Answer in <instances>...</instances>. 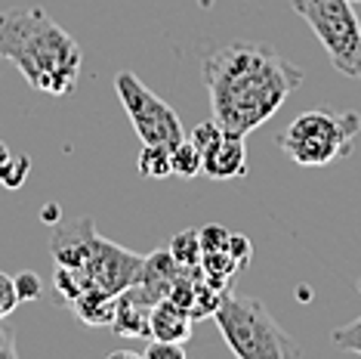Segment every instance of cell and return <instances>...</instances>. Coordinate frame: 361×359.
<instances>
[{
    "label": "cell",
    "mask_w": 361,
    "mask_h": 359,
    "mask_svg": "<svg viewBox=\"0 0 361 359\" xmlns=\"http://www.w3.org/2000/svg\"><path fill=\"white\" fill-rule=\"evenodd\" d=\"M213 121L226 134L247 136L262 127L302 84V69L266 44H226L201 62Z\"/></svg>",
    "instance_id": "1"
},
{
    "label": "cell",
    "mask_w": 361,
    "mask_h": 359,
    "mask_svg": "<svg viewBox=\"0 0 361 359\" xmlns=\"http://www.w3.org/2000/svg\"><path fill=\"white\" fill-rule=\"evenodd\" d=\"M0 59L13 62L35 90L68 96L80 78L78 40L44 6L0 10Z\"/></svg>",
    "instance_id": "2"
},
{
    "label": "cell",
    "mask_w": 361,
    "mask_h": 359,
    "mask_svg": "<svg viewBox=\"0 0 361 359\" xmlns=\"http://www.w3.org/2000/svg\"><path fill=\"white\" fill-rule=\"evenodd\" d=\"M50 254L59 266H71L84 282V291H102L118 298L139 279L145 254L121 248L96 233L90 217H59L50 233ZM80 291V295H84Z\"/></svg>",
    "instance_id": "3"
},
{
    "label": "cell",
    "mask_w": 361,
    "mask_h": 359,
    "mask_svg": "<svg viewBox=\"0 0 361 359\" xmlns=\"http://www.w3.org/2000/svg\"><path fill=\"white\" fill-rule=\"evenodd\" d=\"M361 134V115L352 109H318L302 112L278 134V149L290 155L302 167H327L355 152V136Z\"/></svg>",
    "instance_id": "4"
},
{
    "label": "cell",
    "mask_w": 361,
    "mask_h": 359,
    "mask_svg": "<svg viewBox=\"0 0 361 359\" xmlns=\"http://www.w3.org/2000/svg\"><path fill=\"white\" fill-rule=\"evenodd\" d=\"M219 331H223L228 350L238 359H293L300 347L290 341L281 325L272 319L266 304L257 298L235 295L232 288L223 291L219 307L213 313Z\"/></svg>",
    "instance_id": "5"
},
{
    "label": "cell",
    "mask_w": 361,
    "mask_h": 359,
    "mask_svg": "<svg viewBox=\"0 0 361 359\" xmlns=\"http://www.w3.org/2000/svg\"><path fill=\"white\" fill-rule=\"evenodd\" d=\"M340 75L361 81V22L352 0H290Z\"/></svg>",
    "instance_id": "6"
},
{
    "label": "cell",
    "mask_w": 361,
    "mask_h": 359,
    "mask_svg": "<svg viewBox=\"0 0 361 359\" xmlns=\"http://www.w3.org/2000/svg\"><path fill=\"white\" fill-rule=\"evenodd\" d=\"M114 90H118V100L124 102V112L130 115V124H133L142 146H167V149H173L176 143L185 140L183 121L173 112V105H167L158 93H152L133 71H121L114 78Z\"/></svg>",
    "instance_id": "7"
},
{
    "label": "cell",
    "mask_w": 361,
    "mask_h": 359,
    "mask_svg": "<svg viewBox=\"0 0 361 359\" xmlns=\"http://www.w3.org/2000/svg\"><path fill=\"white\" fill-rule=\"evenodd\" d=\"M201 174H207L213 180H235L247 174V146H244V136L223 130V140L201 155Z\"/></svg>",
    "instance_id": "8"
},
{
    "label": "cell",
    "mask_w": 361,
    "mask_h": 359,
    "mask_svg": "<svg viewBox=\"0 0 361 359\" xmlns=\"http://www.w3.org/2000/svg\"><path fill=\"white\" fill-rule=\"evenodd\" d=\"M192 329H195V319L185 307L173 304L170 298L158 300L152 307V322H149V331H152V341H173V344H185L192 338Z\"/></svg>",
    "instance_id": "9"
},
{
    "label": "cell",
    "mask_w": 361,
    "mask_h": 359,
    "mask_svg": "<svg viewBox=\"0 0 361 359\" xmlns=\"http://www.w3.org/2000/svg\"><path fill=\"white\" fill-rule=\"evenodd\" d=\"M149 322H152V307L139 304L136 298H130L127 291H121L118 295V313H114L111 329L118 334H127V338H152Z\"/></svg>",
    "instance_id": "10"
},
{
    "label": "cell",
    "mask_w": 361,
    "mask_h": 359,
    "mask_svg": "<svg viewBox=\"0 0 361 359\" xmlns=\"http://www.w3.org/2000/svg\"><path fill=\"white\" fill-rule=\"evenodd\" d=\"M68 307L75 310V316L80 322H87V325H109L111 329V322H114V313H118V298H111V295H102V291H84V295H78L75 300H68Z\"/></svg>",
    "instance_id": "11"
},
{
    "label": "cell",
    "mask_w": 361,
    "mask_h": 359,
    "mask_svg": "<svg viewBox=\"0 0 361 359\" xmlns=\"http://www.w3.org/2000/svg\"><path fill=\"white\" fill-rule=\"evenodd\" d=\"M170 254L179 266H198L201 264V242H198V230H183L170 239Z\"/></svg>",
    "instance_id": "12"
},
{
    "label": "cell",
    "mask_w": 361,
    "mask_h": 359,
    "mask_svg": "<svg viewBox=\"0 0 361 359\" xmlns=\"http://www.w3.org/2000/svg\"><path fill=\"white\" fill-rule=\"evenodd\" d=\"M139 174H142V177H154V180L173 174L167 146H142V152H139Z\"/></svg>",
    "instance_id": "13"
},
{
    "label": "cell",
    "mask_w": 361,
    "mask_h": 359,
    "mask_svg": "<svg viewBox=\"0 0 361 359\" xmlns=\"http://www.w3.org/2000/svg\"><path fill=\"white\" fill-rule=\"evenodd\" d=\"M170 165H173V174H179V177L201 174V152H198V146L185 136L183 143H176L173 149H170Z\"/></svg>",
    "instance_id": "14"
},
{
    "label": "cell",
    "mask_w": 361,
    "mask_h": 359,
    "mask_svg": "<svg viewBox=\"0 0 361 359\" xmlns=\"http://www.w3.org/2000/svg\"><path fill=\"white\" fill-rule=\"evenodd\" d=\"M219 298H223V291L213 288L207 279H198V285H195V300H192V307H188L192 319L201 322V319H207V316H213L219 307Z\"/></svg>",
    "instance_id": "15"
},
{
    "label": "cell",
    "mask_w": 361,
    "mask_h": 359,
    "mask_svg": "<svg viewBox=\"0 0 361 359\" xmlns=\"http://www.w3.org/2000/svg\"><path fill=\"white\" fill-rule=\"evenodd\" d=\"M201 269H204V276H213V279H235V273L241 266H238V260L228 251H204Z\"/></svg>",
    "instance_id": "16"
},
{
    "label": "cell",
    "mask_w": 361,
    "mask_h": 359,
    "mask_svg": "<svg viewBox=\"0 0 361 359\" xmlns=\"http://www.w3.org/2000/svg\"><path fill=\"white\" fill-rule=\"evenodd\" d=\"M31 170V158L28 155H19V158H10L4 167H0V183L6 186V189H19L22 183H25Z\"/></svg>",
    "instance_id": "17"
},
{
    "label": "cell",
    "mask_w": 361,
    "mask_h": 359,
    "mask_svg": "<svg viewBox=\"0 0 361 359\" xmlns=\"http://www.w3.org/2000/svg\"><path fill=\"white\" fill-rule=\"evenodd\" d=\"M331 341L340 350H349V353H361V316L352 319L349 325H340V329L331 331Z\"/></svg>",
    "instance_id": "18"
},
{
    "label": "cell",
    "mask_w": 361,
    "mask_h": 359,
    "mask_svg": "<svg viewBox=\"0 0 361 359\" xmlns=\"http://www.w3.org/2000/svg\"><path fill=\"white\" fill-rule=\"evenodd\" d=\"M188 140H192L195 146H198V152L204 155L207 149H213V146H216L219 140H223V127H219L213 118H210V121H201V124L192 130V136H188Z\"/></svg>",
    "instance_id": "19"
},
{
    "label": "cell",
    "mask_w": 361,
    "mask_h": 359,
    "mask_svg": "<svg viewBox=\"0 0 361 359\" xmlns=\"http://www.w3.org/2000/svg\"><path fill=\"white\" fill-rule=\"evenodd\" d=\"M228 233L226 226L219 223H207L198 230V242H201V251H226L228 248Z\"/></svg>",
    "instance_id": "20"
},
{
    "label": "cell",
    "mask_w": 361,
    "mask_h": 359,
    "mask_svg": "<svg viewBox=\"0 0 361 359\" xmlns=\"http://www.w3.org/2000/svg\"><path fill=\"white\" fill-rule=\"evenodd\" d=\"M142 359H185V344H173V341H152L142 350Z\"/></svg>",
    "instance_id": "21"
},
{
    "label": "cell",
    "mask_w": 361,
    "mask_h": 359,
    "mask_svg": "<svg viewBox=\"0 0 361 359\" xmlns=\"http://www.w3.org/2000/svg\"><path fill=\"white\" fill-rule=\"evenodd\" d=\"M13 282H16V295H19V300H37L40 298V291H44V285H40V276L37 273H19V276H13Z\"/></svg>",
    "instance_id": "22"
},
{
    "label": "cell",
    "mask_w": 361,
    "mask_h": 359,
    "mask_svg": "<svg viewBox=\"0 0 361 359\" xmlns=\"http://www.w3.org/2000/svg\"><path fill=\"white\" fill-rule=\"evenodd\" d=\"M19 304H22V300H19V295H16V282H13V276L0 273V319H6V316H10Z\"/></svg>",
    "instance_id": "23"
},
{
    "label": "cell",
    "mask_w": 361,
    "mask_h": 359,
    "mask_svg": "<svg viewBox=\"0 0 361 359\" xmlns=\"http://www.w3.org/2000/svg\"><path fill=\"white\" fill-rule=\"evenodd\" d=\"M228 254H232L235 260H238V266H247L250 264V254H253V245H250V239L247 235H241V233H232L228 235Z\"/></svg>",
    "instance_id": "24"
},
{
    "label": "cell",
    "mask_w": 361,
    "mask_h": 359,
    "mask_svg": "<svg viewBox=\"0 0 361 359\" xmlns=\"http://www.w3.org/2000/svg\"><path fill=\"white\" fill-rule=\"evenodd\" d=\"M16 356H19V347H16L13 329L0 325V359H16Z\"/></svg>",
    "instance_id": "25"
},
{
    "label": "cell",
    "mask_w": 361,
    "mask_h": 359,
    "mask_svg": "<svg viewBox=\"0 0 361 359\" xmlns=\"http://www.w3.org/2000/svg\"><path fill=\"white\" fill-rule=\"evenodd\" d=\"M59 217H62V214H59V205H47V208H44V220H47V223H56Z\"/></svg>",
    "instance_id": "26"
},
{
    "label": "cell",
    "mask_w": 361,
    "mask_h": 359,
    "mask_svg": "<svg viewBox=\"0 0 361 359\" xmlns=\"http://www.w3.org/2000/svg\"><path fill=\"white\" fill-rule=\"evenodd\" d=\"M109 359H142V353H133V350H118V353H111Z\"/></svg>",
    "instance_id": "27"
},
{
    "label": "cell",
    "mask_w": 361,
    "mask_h": 359,
    "mask_svg": "<svg viewBox=\"0 0 361 359\" xmlns=\"http://www.w3.org/2000/svg\"><path fill=\"white\" fill-rule=\"evenodd\" d=\"M10 158H13V155H10V149H6V146L0 143V167H4V165H6V161H10Z\"/></svg>",
    "instance_id": "28"
},
{
    "label": "cell",
    "mask_w": 361,
    "mask_h": 359,
    "mask_svg": "<svg viewBox=\"0 0 361 359\" xmlns=\"http://www.w3.org/2000/svg\"><path fill=\"white\" fill-rule=\"evenodd\" d=\"M195 4H198L201 10H210V6H213V0H195Z\"/></svg>",
    "instance_id": "29"
},
{
    "label": "cell",
    "mask_w": 361,
    "mask_h": 359,
    "mask_svg": "<svg viewBox=\"0 0 361 359\" xmlns=\"http://www.w3.org/2000/svg\"><path fill=\"white\" fill-rule=\"evenodd\" d=\"M352 4H355V0H352Z\"/></svg>",
    "instance_id": "30"
}]
</instances>
